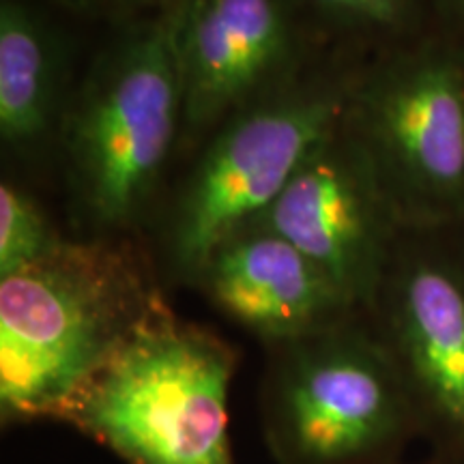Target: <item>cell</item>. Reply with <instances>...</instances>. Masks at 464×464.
<instances>
[{
    "mask_svg": "<svg viewBox=\"0 0 464 464\" xmlns=\"http://www.w3.org/2000/svg\"><path fill=\"white\" fill-rule=\"evenodd\" d=\"M164 310L136 265L103 246L63 243L0 277V415L61 420L95 374Z\"/></svg>",
    "mask_w": 464,
    "mask_h": 464,
    "instance_id": "6da1fadb",
    "label": "cell"
},
{
    "mask_svg": "<svg viewBox=\"0 0 464 464\" xmlns=\"http://www.w3.org/2000/svg\"><path fill=\"white\" fill-rule=\"evenodd\" d=\"M235 355L160 310L61 415L127 464H235L228 392Z\"/></svg>",
    "mask_w": 464,
    "mask_h": 464,
    "instance_id": "7a4b0ae2",
    "label": "cell"
},
{
    "mask_svg": "<svg viewBox=\"0 0 464 464\" xmlns=\"http://www.w3.org/2000/svg\"><path fill=\"white\" fill-rule=\"evenodd\" d=\"M179 0L133 26L103 54L65 123L78 196L92 222L123 226L149 200L185 130L177 44Z\"/></svg>",
    "mask_w": 464,
    "mask_h": 464,
    "instance_id": "3957f363",
    "label": "cell"
},
{
    "mask_svg": "<svg viewBox=\"0 0 464 464\" xmlns=\"http://www.w3.org/2000/svg\"><path fill=\"white\" fill-rule=\"evenodd\" d=\"M274 348L263 428L280 464H368L406 432L400 368L351 321Z\"/></svg>",
    "mask_w": 464,
    "mask_h": 464,
    "instance_id": "277c9868",
    "label": "cell"
},
{
    "mask_svg": "<svg viewBox=\"0 0 464 464\" xmlns=\"http://www.w3.org/2000/svg\"><path fill=\"white\" fill-rule=\"evenodd\" d=\"M344 114V92L324 82L277 89L235 114L174 207L168 252L177 274L198 280L213 254L274 205Z\"/></svg>",
    "mask_w": 464,
    "mask_h": 464,
    "instance_id": "5b68a950",
    "label": "cell"
},
{
    "mask_svg": "<svg viewBox=\"0 0 464 464\" xmlns=\"http://www.w3.org/2000/svg\"><path fill=\"white\" fill-rule=\"evenodd\" d=\"M252 226H265L299 247L357 305L374 295L381 269L379 185L363 150L340 127L307 155Z\"/></svg>",
    "mask_w": 464,
    "mask_h": 464,
    "instance_id": "8992f818",
    "label": "cell"
},
{
    "mask_svg": "<svg viewBox=\"0 0 464 464\" xmlns=\"http://www.w3.org/2000/svg\"><path fill=\"white\" fill-rule=\"evenodd\" d=\"M177 44L191 136L276 92L297 34L284 0H179Z\"/></svg>",
    "mask_w": 464,
    "mask_h": 464,
    "instance_id": "52a82bcc",
    "label": "cell"
},
{
    "mask_svg": "<svg viewBox=\"0 0 464 464\" xmlns=\"http://www.w3.org/2000/svg\"><path fill=\"white\" fill-rule=\"evenodd\" d=\"M370 166L382 164L426 198L464 189V78L443 58L411 63L363 92L357 106Z\"/></svg>",
    "mask_w": 464,
    "mask_h": 464,
    "instance_id": "ba28073f",
    "label": "cell"
},
{
    "mask_svg": "<svg viewBox=\"0 0 464 464\" xmlns=\"http://www.w3.org/2000/svg\"><path fill=\"white\" fill-rule=\"evenodd\" d=\"M196 284L219 312L271 346L338 327L357 307L321 265L265 226L226 241Z\"/></svg>",
    "mask_w": 464,
    "mask_h": 464,
    "instance_id": "9c48e42d",
    "label": "cell"
},
{
    "mask_svg": "<svg viewBox=\"0 0 464 464\" xmlns=\"http://www.w3.org/2000/svg\"><path fill=\"white\" fill-rule=\"evenodd\" d=\"M392 323L413 404L464 443V280L443 265H413L396 284Z\"/></svg>",
    "mask_w": 464,
    "mask_h": 464,
    "instance_id": "30bf717a",
    "label": "cell"
},
{
    "mask_svg": "<svg viewBox=\"0 0 464 464\" xmlns=\"http://www.w3.org/2000/svg\"><path fill=\"white\" fill-rule=\"evenodd\" d=\"M61 89V48L20 0L0 3V136L26 147L52 130Z\"/></svg>",
    "mask_w": 464,
    "mask_h": 464,
    "instance_id": "8fae6325",
    "label": "cell"
},
{
    "mask_svg": "<svg viewBox=\"0 0 464 464\" xmlns=\"http://www.w3.org/2000/svg\"><path fill=\"white\" fill-rule=\"evenodd\" d=\"M50 219L26 191L0 188V277L42 263L63 246Z\"/></svg>",
    "mask_w": 464,
    "mask_h": 464,
    "instance_id": "7c38bea8",
    "label": "cell"
},
{
    "mask_svg": "<svg viewBox=\"0 0 464 464\" xmlns=\"http://www.w3.org/2000/svg\"><path fill=\"white\" fill-rule=\"evenodd\" d=\"M318 7L342 20L387 24L396 20L402 0H312Z\"/></svg>",
    "mask_w": 464,
    "mask_h": 464,
    "instance_id": "4fadbf2b",
    "label": "cell"
},
{
    "mask_svg": "<svg viewBox=\"0 0 464 464\" xmlns=\"http://www.w3.org/2000/svg\"><path fill=\"white\" fill-rule=\"evenodd\" d=\"M69 5L80 9H92V11H106V9H123V7H136V5L150 3V0H67Z\"/></svg>",
    "mask_w": 464,
    "mask_h": 464,
    "instance_id": "5bb4252c",
    "label": "cell"
},
{
    "mask_svg": "<svg viewBox=\"0 0 464 464\" xmlns=\"http://www.w3.org/2000/svg\"><path fill=\"white\" fill-rule=\"evenodd\" d=\"M462 3H464V0H462Z\"/></svg>",
    "mask_w": 464,
    "mask_h": 464,
    "instance_id": "9a60e30c",
    "label": "cell"
}]
</instances>
